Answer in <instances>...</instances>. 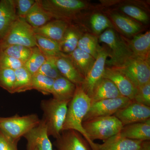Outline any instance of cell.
I'll return each instance as SVG.
<instances>
[{
  "label": "cell",
  "mask_w": 150,
  "mask_h": 150,
  "mask_svg": "<svg viewBox=\"0 0 150 150\" xmlns=\"http://www.w3.org/2000/svg\"><path fill=\"white\" fill-rule=\"evenodd\" d=\"M54 80L37 73L32 75V89L44 95L51 94Z\"/></svg>",
  "instance_id": "33"
},
{
  "label": "cell",
  "mask_w": 150,
  "mask_h": 150,
  "mask_svg": "<svg viewBox=\"0 0 150 150\" xmlns=\"http://www.w3.org/2000/svg\"><path fill=\"white\" fill-rule=\"evenodd\" d=\"M23 66L24 64L22 62L0 51V69H11L16 70Z\"/></svg>",
  "instance_id": "38"
},
{
  "label": "cell",
  "mask_w": 150,
  "mask_h": 150,
  "mask_svg": "<svg viewBox=\"0 0 150 150\" xmlns=\"http://www.w3.org/2000/svg\"><path fill=\"white\" fill-rule=\"evenodd\" d=\"M70 23L61 20L53 19L42 27L33 30L35 34L54 40L60 45Z\"/></svg>",
  "instance_id": "21"
},
{
  "label": "cell",
  "mask_w": 150,
  "mask_h": 150,
  "mask_svg": "<svg viewBox=\"0 0 150 150\" xmlns=\"http://www.w3.org/2000/svg\"><path fill=\"white\" fill-rule=\"evenodd\" d=\"M56 57H47L46 62L37 73L54 80L62 76L56 66Z\"/></svg>",
  "instance_id": "36"
},
{
  "label": "cell",
  "mask_w": 150,
  "mask_h": 150,
  "mask_svg": "<svg viewBox=\"0 0 150 150\" xmlns=\"http://www.w3.org/2000/svg\"><path fill=\"white\" fill-rule=\"evenodd\" d=\"M119 134L122 137L131 139L149 141L150 119L123 126Z\"/></svg>",
  "instance_id": "24"
},
{
  "label": "cell",
  "mask_w": 150,
  "mask_h": 150,
  "mask_svg": "<svg viewBox=\"0 0 150 150\" xmlns=\"http://www.w3.org/2000/svg\"><path fill=\"white\" fill-rule=\"evenodd\" d=\"M16 75L15 70L0 69V87L10 93H14Z\"/></svg>",
  "instance_id": "35"
},
{
  "label": "cell",
  "mask_w": 150,
  "mask_h": 150,
  "mask_svg": "<svg viewBox=\"0 0 150 150\" xmlns=\"http://www.w3.org/2000/svg\"><path fill=\"white\" fill-rule=\"evenodd\" d=\"M69 56L77 69L85 78L96 59L91 55L78 48L69 54Z\"/></svg>",
  "instance_id": "28"
},
{
  "label": "cell",
  "mask_w": 150,
  "mask_h": 150,
  "mask_svg": "<svg viewBox=\"0 0 150 150\" xmlns=\"http://www.w3.org/2000/svg\"><path fill=\"white\" fill-rule=\"evenodd\" d=\"M54 19L72 23L84 12L95 9L90 2L83 0H38Z\"/></svg>",
  "instance_id": "2"
},
{
  "label": "cell",
  "mask_w": 150,
  "mask_h": 150,
  "mask_svg": "<svg viewBox=\"0 0 150 150\" xmlns=\"http://www.w3.org/2000/svg\"><path fill=\"white\" fill-rule=\"evenodd\" d=\"M86 134L92 142L96 140L103 142L120 133L123 126L114 115L90 118L82 122Z\"/></svg>",
  "instance_id": "4"
},
{
  "label": "cell",
  "mask_w": 150,
  "mask_h": 150,
  "mask_svg": "<svg viewBox=\"0 0 150 150\" xmlns=\"http://www.w3.org/2000/svg\"><path fill=\"white\" fill-rule=\"evenodd\" d=\"M53 19L52 16L43 8L38 0H35L25 18V21L33 28L42 27Z\"/></svg>",
  "instance_id": "26"
},
{
  "label": "cell",
  "mask_w": 150,
  "mask_h": 150,
  "mask_svg": "<svg viewBox=\"0 0 150 150\" xmlns=\"http://www.w3.org/2000/svg\"><path fill=\"white\" fill-rule=\"evenodd\" d=\"M56 139L54 145L57 150H92L86 140L74 130L63 131Z\"/></svg>",
  "instance_id": "17"
},
{
  "label": "cell",
  "mask_w": 150,
  "mask_h": 150,
  "mask_svg": "<svg viewBox=\"0 0 150 150\" xmlns=\"http://www.w3.org/2000/svg\"><path fill=\"white\" fill-rule=\"evenodd\" d=\"M98 37L89 32H85L81 37L77 48L96 59L102 46L99 44Z\"/></svg>",
  "instance_id": "29"
},
{
  "label": "cell",
  "mask_w": 150,
  "mask_h": 150,
  "mask_svg": "<svg viewBox=\"0 0 150 150\" xmlns=\"http://www.w3.org/2000/svg\"><path fill=\"white\" fill-rule=\"evenodd\" d=\"M76 87L71 82L61 76L54 80L51 94L54 99L69 103L74 95Z\"/></svg>",
  "instance_id": "25"
},
{
  "label": "cell",
  "mask_w": 150,
  "mask_h": 150,
  "mask_svg": "<svg viewBox=\"0 0 150 150\" xmlns=\"http://www.w3.org/2000/svg\"><path fill=\"white\" fill-rule=\"evenodd\" d=\"M105 13L110 19L113 28L127 38L141 33L144 29L143 24L117 11L109 9Z\"/></svg>",
  "instance_id": "12"
},
{
  "label": "cell",
  "mask_w": 150,
  "mask_h": 150,
  "mask_svg": "<svg viewBox=\"0 0 150 150\" xmlns=\"http://www.w3.org/2000/svg\"><path fill=\"white\" fill-rule=\"evenodd\" d=\"M19 140L12 139L0 130V150H18Z\"/></svg>",
  "instance_id": "40"
},
{
  "label": "cell",
  "mask_w": 150,
  "mask_h": 150,
  "mask_svg": "<svg viewBox=\"0 0 150 150\" xmlns=\"http://www.w3.org/2000/svg\"><path fill=\"white\" fill-rule=\"evenodd\" d=\"M117 69L125 74L137 87L150 82V62L149 60L133 56L123 67Z\"/></svg>",
  "instance_id": "9"
},
{
  "label": "cell",
  "mask_w": 150,
  "mask_h": 150,
  "mask_svg": "<svg viewBox=\"0 0 150 150\" xmlns=\"http://www.w3.org/2000/svg\"><path fill=\"white\" fill-rule=\"evenodd\" d=\"M109 58V54L106 46L101 47L93 65L84 78L83 83L81 86L90 98L91 97L95 86L103 78L106 61Z\"/></svg>",
  "instance_id": "11"
},
{
  "label": "cell",
  "mask_w": 150,
  "mask_h": 150,
  "mask_svg": "<svg viewBox=\"0 0 150 150\" xmlns=\"http://www.w3.org/2000/svg\"><path fill=\"white\" fill-rule=\"evenodd\" d=\"M69 103L53 98L41 101L40 107L43 112L42 119L46 123L48 137L52 136L56 139L61 135Z\"/></svg>",
  "instance_id": "5"
},
{
  "label": "cell",
  "mask_w": 150,
  "mask_h": 150,
  "mask_svg": "<svg viewBox=\"0 0 150 150\" xmlns=\"http://www.w3.org/2000/svg\"><path fill=\"white\" fill-rule=\"evenodd\" d=\"M35 37L36 46L46 57H56L61 53L59 43L38 34Z\"/></svg>",
  "instance_id": "30"
},
{
  "label": "cell",
  "mask_w": 150,
  "mask_h": 150,
  "mask_svg": "<svg viewBox=\"0 0 150 150\" xmlns=\"http://www.w3.org/2000/svg\"><path fill=\"white\" fill-rule=\"evenodd\" d=\"M23 137L27 141V150H54L48 138L46 123L42 118L38 126Z\"/></svg>",
  "instance_id": "16"
},
{
  "label": "cell",
  "mask_w": 150,
  "mask_h": 150,
  "mask_svg": "<svg viewBox=\"0 0 150 150\" xmlns=\"http://www.w3.org/2000/svg\"><path fill=\"white\" fill-rule=\"evenodd\" d=\"M123 126L150 119V107L132 101L114 114Z\"/></svg>",
  "instance_id": "13"
},
{
  "label": "cell",
  "mask_w": 150,
  "mask_h": 150,
  "mask_svg": "<svg viewBox=\"0 0 150 150\" xmlns=\"http://www.w3.org/2000/svg\"><path fill=\"white\" fill-rule=\"evenodd\" d=\"M133 56L137 58L149 60L150 59V32L149 30L139 33L131 38L123 36Z\"/></svg>",
  "instance_id": "18"
},
{
  "label": "cell",
  "mask_w": 150,
  "mask_h": 150,
  "mask_svg": "<svg viewBox=\"0 0 150 150\" xmlns=\"http://www.w3.org/2000/svg\"><path fill=\"white\" fill-rule=\"evenodd\" d=\"M109 9L119 12L143 25L147 24L149 21V17L146 10L137 4L123 3Z\"/></svg>",
  "instance_id": "27"
},
{
  "label": "cell",
  "mask_w": 150,
  "mask_h": 150,
  "mask_svg": "<svg viewBox=\"0 0 150 150\" xmlns=\"http://www.w3.org/2000/svg\"><path fill=\"white\" fill-rule=\"evenodd\" d=\"M91 104L89 97L84 92L81 86H76L74 95L68 104L62 131L69 130L77 131L86 140L92 150H98L96 143L89 139L82 126L83 118Z\"/></svg>",
  "instance_id": "1"
},
{
  "label": "cell",
  "mask_w": 150,
  "mask_h": 150,
  "mask_svg": "<svg viewBox=\"0 0 150 150\" xmlns=\"http://www.w3.org/2000/svg\"><path fill=\"white\" fill-rule=\"evenodd\" d=\"M16 75L14 93L24 92L32 90V75L23 66L15 70Z\"/></svg>",
  "instance_id": "31"
},
{
  "label": "cell",
  "mask_w": 150,
  "mask_h": 150,
  "mask_svg": "<svg viewBox=\"0 0 150 150\" xmlns=\"http://www.w3.org/2000/svg\"><path fill=\"white\" fill-rule=\"evenodd\" d=\"M56 58V66L62 76L76 86H81L84 77L77 69L69 55L61 52Z\"/></svg>",
  "instance_id": "19"
},
{
  "label": "cell",
  "mask_w": 150,
  "mask_h": 150,
  "mask_svg": "<svg viewBox=\"0 0 150 150\" xmlns=\"http://www.w3.org/2000/svg\"><path fill=\"white\" fill-rule=\"evenodd\" d=\"M99 42L105 44L109 54L106 64L108 67L119 68L133 56L122 35L114 28H108L98 36Z\"/></svg>",
  "instance_id": "3"
},
{
  "label": "cell",
  "mask_w": 150,
  "mask_h": 150,
  "mask_svg": "<svg viewBox=\"0 0 150 150\" xmlns=\"http://www.w3.org/2000/svg\"></svg>",
  "instance_id": "41"
},
{
  "label": "cell",
  "mask_w": 150,
  "mask_h": 150,
  "mask_svg": "<svg viewBox=\"0 0 150 150\" xmlns=\"http://www.w3.org/2000/svg\"><path fill=\"white\" fill-rule=\"evenodd\" d=\"M103 78L112 82L122 96L133 101L137 86L123 72L115 67H106Z\"/></svg>",
  "instance_id": "15"
},
{
  "label": "cell",
  "mask_w": 150,
  "mask_h": 150,
  "mask_svg": "<svg viewBox=\"0 0 150 150\" xmlns=\"http://www.w3.org/2000/svg\"><path fill=\"white\" fill-rule=\"evenodd\" d=\"M35 35L33 28L25 20L18 18L6 36L0 40V51L12 45L35 47Z\"/></svg>",
  "instance_id": "7"
},
{
  "label": "cell",
  "mask_w": 150,
  "mask_h": 150,
  "mask_svg": "<svg viewBox=\"0 0 150 150\" xmlns=\"http://www.w3.org/2000/svg\"><path fill=\"white\" fill-rule=\"evenodd\" d=\"M35 0H15L16 14L18 18L24 19Z\"/></svg>",
  "instance_id": "39"
},
{
  "label": "cell",
  "mask_w": 150,
  "mask_h": 150,
  "mask_svg": "<svg viewBox=\"0 0 150 150\" xmlns=\"http://www.w3.org/2000/svg\"><path fill=\"white\" fill-rule=\"evenodd\" d=\"M96 146L98 150H150V141L131 139L119 134Z\"/></svg>",
  "instance_id": "14"
},
{
  "label": "cell",
  "mask_w": 150,
  "mask_h": 150,
  "mask_svg": "<svg viewBox=\"0 0 150 150\" xmlns=\"http://www.w3.org/2000/svg\"><path fill=\"white\" fill-rule=\"evenodd\" d=\"M133 101L150 107V82L137 87Z\"/></svg>",
  "instance_id": "37"
},
{
  "label": "cell",
  "mask_w": 150,
  "mask_h": 150,
  "mask_svg": "<svg viewBox=\"0 0 150 150\" xmlns=\"http://www.w3.org/2000/svg\"><path fill=\"white\" fill-rule=\"evenodd\" d=\"M132 102L129 98L121 96L91 103L83 121L95 117L113 115L118 110Z\"/></svg>",
  "instance_id": "10"
},
{
  "label": "cell",
  "mask_w": 150,
  "mask_h": 150,
  "mask_svg": "<svg viewBox=\"0 0 150 150\" xmlns=\"http://www.w3.org/2000/svg\"><path fill=\"white\" fill-rule=\"evenodd\" d=\"M46 59L47 57L37 46L33 47L31 55L25 63L24 67L31 74H34L38 72Z\"/></svg>",
  "instance_id": "32"
},
{
  "label": "cell",
  "mask_w": 150,
  "mask_h": 150,
  "mask_svg": "<svg viewBox=\"0 0 150 150\" xmlns=\"http://www.w3.org/2000/svg\"><path fill=\"white\" fill-rule=\"evenodd\" d=\"M1 51L6 55L17 59L24 64L31 55L32 48L21 45H12Z\"/></svg>",
  "instance_id": "34"
},
{
  "label": "cell",
  "mask_w": 150,
  "mask_h": 150,
  "mask_svg": "<svg viewBox=\"0 0 150 150\" xmlns=\"http://www.w3.org/2000/svg\"><path fill=\"white\" fill-rule=\"evenodd\" d=\"M122 96L120 92L110 80L103 78L95 86L90 98L91 103L103 100Z\"/></svg>",
  "instance_id": "23"
},
{
  "label": "cell",
  "mask_w": 150,
  "mask_h": 150,
  "mask_svg": "<svg viewBox=\"0 0 150 150\" xmlns=\"http://www.w3.org/2000/svg\"><path fill=\"white\" fill-rule=\"evenodd\" d=\"M85 32V29L80 25L70 23L60 45L61 52L67 55L71 54L77 48L79 40Z\"/></svg>",
  "instance_id": "22"
},
{
  "label": "cell",
  "mask_w": 150,
  "mask_h": 150,
  "mask_svg": "<svg viewBox=\"0 0 150 150\" xmlns=\"http://www.w3.org/2000/svg\"><path fill=\"white\" fill-rule=\"evenodd\" d=\"M40 120L35 114L0 117V130L13 139L20 140L30 130L38 126Z\"/></svg>",
  "instance_id": "6"
},
{
  "label": "cell",
  "mask_w": 150,
  "mask_h": 150,
  "mask_svg": "<svg viewBox=\"0 0 150 150\" xmlns=\"http://www.w3.org/2000/svg\"><path fill=\"white\" fill-rule=\"evenodd\" d=\"M73 23L80 25L86 32L98 37L106 30L113 28L111 21L106 14L96 10V9L82 13Z\"/></svg>",
  "instance_id": "8"
},
{
  "label": "cell",
  "mask_w": 150,
  "mask_h": 150,
  "mask_svg": "<svg viewBox=\"0 0 150 150\" xmlns=\"http://www.w3.org/2000/svg\"><path fill=\"white\" fill-rule=\"evenodd\" d=\"M15 0L0 1V40L18 19Z\"/></svg>",
  "instance_id": "20"
}]
</instances>
